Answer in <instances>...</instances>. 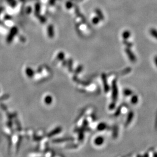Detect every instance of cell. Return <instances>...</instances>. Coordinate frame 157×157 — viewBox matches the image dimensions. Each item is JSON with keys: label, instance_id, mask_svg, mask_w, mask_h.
Segmentation results:
<instances>
[{"label": "cell", "instance_id": "cell-12", "mask_svg": "<svg viewBox=\"0 0 157 157\" xmlns=\"http://www.w3.org/2000/svg\"><path fill=\"white\" fill-rule=\"evenodd\" d=\"M124 94L126 96H130L132 94V92L129 89H126L124 90Z\"/></svg>", "mask_w": 157, "mask_h": 157}, {"label": "cell", "instance_id": "cell-14", "mask_svg": "<svg viewBox=\"0 0 157 157\" xmlns=\"http://www.w3.org/2000/svg\"><path fill=\"white\" fill-rule=\"evenodd\" d=\"M96 13L99 14V16L100 18H101V19H102V20H103V18H104V17H103V14L102 13V12H101V11H100L99 10H96Z\"/></svg>", "mask_w": 157, "mask_h": 157}, {"label": "cell", "instance_id": "cell-15", "mask_svg": "<svg viewBox=\"0 0 157 157\" xmlns=\"http://www.w3.org/2000/svg\"><path fill=\"white\" fill-rule=\"evenodd\" d=\"M9 2L11 6H15V5H16V1H15L14 0H9Z\"/></svg>", "mask_w": 157, "mask_h": 157}, {"label": "cell", "instance_id": "cell-11", "mask_svg": "<svg viewBox=\"0 0 157 157\" xmlns=\"http://www.w3.org/2000/svg\"><path fill=\"white\" fill-rule=\"evenodd\" d=\"M131 102L133 104H136L138 102V97L136 96H134L131 98Z\"/></svg>", "mask_w": 157, "mask_h": 157}, {"label": "cell", "instance_id": "cell-18", "mask_svg": "<svg viewBox=\"0 0 157 157\" xmlns=\"http://www.w3.org/2000/svg\"><path fill=\"white\" fill-rule=\"evenodd\" d=\"M155 63H156V65L157 66V56H156V57L155 58Z\"/></svg>", "mask_w": 157, "mask_h": 157}, {"label": "cell", "instance_id": "cell-1", "mask_svg": "<svg viewBox=\"0 0 157 157\" xmlns=\"http://www.w3.org/2000/svg\"><path fill=\"white\" fill-rule=\"evenodd\" d=\"M18 32V29L16 27H13L10 30L8 35L7 37V41L8 42H10L13 40L14 36L16 35Z\"/></svg>", "mask_w": 157, "mask_h": 157}, {"label": "cell", "instance_id": "cell-16", "mask_svg": "<svg viewBox=\"0 0 157 157\" xmlns=\"http://www.w3.org/2000/svg\"><path fill=\"white\" fill-rule=\"evenodd\" d=\"M72 4L70 2H68L67 3H66V7L68 9H70L72 7Z\"/></svg>", "mask_w": 157, "mask_h": 157}, {"label": "cell", "instance_id": "cell-6", "mask_svg": "<svg viewBox=\"0 0 157 157\" xmlns=\"http://www.w3.org/2000/svg\"><path fill=\"white\" fill-rule=\"evenodd\" d=\"M40 4L39 3H37L35 5V14L37 17H38L39 15V13L40 12Z\"/></svg>", "mask_w": 157, "mask_h": 157}, {"label": "cell", "instance_id": "cell-5", "mask_svg": "<svg viewBox=\"0 0 157 157\" xmlns=\"http://www.w3.org/2000/svg\"><path fill=\"white\" fill-rule=\"evenodd\" d=\"M104 142V138L102 136H99L95 139V143L97 145H100Z\"/></svg>", "mask_w": 157, "mask_h": 157}, {"label": "cell", "instance_id": "cell-19", "mask_svg": "<svg viewBox=\"0 0 157 157\" xmlns=\"http://www.w3.org/2000/svg\"><path fill=\"white\" fill-rule=\"evenodd\" d=\"M2 8H0V13L2 12Z\"/></svg>", "mask_w": 157, "mask_h": 157}, {"label": "cell", "instance_id": "cell-2", "mask_svg": "<svg viewBox=\"0 0 157 157\" xmlns=\"http://www.w3.org/2000/svg\"><path fill=\"white\" fill-rule=\"evenodd\" d=\"M47 34L49 37L50 38H53L55 35V32H54V27H53V25L50 24L47 27Z\"/></svg>", "mask_w": 157, "mask_h": 157}, {"label": "cell", "instance_id": "cell-7", "mask_svg": "<svg viewBox=\"0 0 157 157\" xmlns=\"http://www.w3.org/2000/svg\"><path fill=\"white\" fill-rule=\"evenodd\" d=\"M105 75H103L102 76V78H103V84H104V89L105 90H106V92H107V91L109 90V88H108V86L107 85V80L106 79V77L105 76Z\"/></svg>", "mask_w": 157, "mask_h": 157}, {"label": "cell", "instance_id": "cell-13", "mask_svg": "<svg viewBox=\"0 0 157 157\" xmlns=\"http://www.w3.org/2000/svg\"><path fill=\"white\" fill-rule=\"evenodd\" d=\"M133 114L132 112H131L130 114H129V116H128V119H127V124L130 123V122L131 121V120H132V118H133Z\"/></svg>", "mask_w": 157, "mask_h": 157}, {"label": "cell", "instance_id": "cell-8", "mask_svg": "<svg viewBox=\"0 0 157 157\" xmlns=\"http://www.w3.org/2000/svg\"><path fill=\"white\" fill-rule=\"evenodd\" d=\"M106 127V125L105 123H103V122H102V123L99 124V125L98 126V130L99 131H102L103 130L105 129V128Z\"/></svg>", "mask_w": 157, "mask_h": 157}, {"label": "cell", "instance_id": "cell-10", "mask_svg": "<svg viewBox=\"0 0 157 157\" xmlns=\"http://www.w3.org/2000/svg\"><path fill=\"white\" fill-rule=\"evenodd\" d=\"M130 32H128V31H125V32H124V33L122 34V36H123L125 39H128V38L130 37Z\"/></svg>", "mask_w": 157, "mask_h": 157}, {"label": "cell", "instance_id": "cell-17", "mask_svg": "<svg viewBox=\"0 0 157 157\" xmlns=\"http://www.w3.org/2000/svg\"><path fill=\"white\" fill-rule=\"evenodd\" d=\"M99 20L98 17H95L94 18V19L93 20V22L94 24H97L99 22Z\"/></svg>", "mask_w": 157, "mask_h": 157}, {"label": "cell", "instance_id": "cell-3", "mask_svg": "<svg viewBox=\"0 0 157 157\" xmlns=\"http://www.w3.org/2000/svg\"><path fill=\"white\" fill-rule=\"evenodd\" d=\"M126 52L128 56V57L130 58V60L132 62H135L136 61V58L135 56L134 55L133 53V52L131 51V50L129 48L126 49Z\"/></svg>", "mask_w": 157, "mask_h": 157}, {"label": "cell", "instance_id": "cell-9", "mask_svg": "<svg viewBox=\"0 0 157 157\" xmlns=\"http://www.w3.org/2000/svg\"><path fill=\"white\" fill-rule=\"evenodd\" d=\"M150 33L153 37L157 39V30L154 29H152L150 30Z\"/></svg>", "mask_w": 157, "mask_h": 157}, {"label": "cell", "instance_id": "cell-4", "mask_svg": "<svg viewBox=\"0 0 157 157\" xmlns=\"http://www.w3.org/2000/svg\"><path fill=\"white\" fill-rule=\"evenodd\" d=\"M112 87H113V93H112L113 98H114V100H115L118 97V88L117 86V84H116L115 82H114V83H113Z\"/></svg>", "mask_w": 157, "mask_h": 157}]
</instances>
